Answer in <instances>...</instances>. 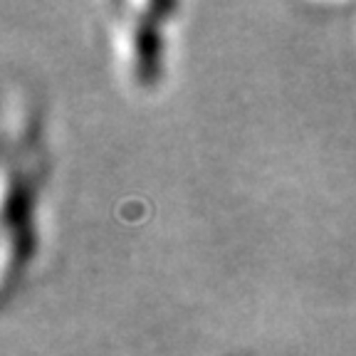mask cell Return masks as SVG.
Instances as JSON below:
<instances>
[{
  "instance_id": "1",
  "label": "cell",
  "mask_w": 356,
  "mask_h": 356,
  "mask_svg": "<svg viewBox=\"0 0 356 356\" xmlns=\"http://www.w3.org/2000/svg\"><path fill=\"white\" fill-rule=\"evenodd\" d=\"M33 195L35 181L28 176H13L10 186L6 191V206H3V225L10 235L13 262L8 270V282L17 267H25V262L33 257L35 248V230H33Z\"/></svg>"
},
{
  "instance_id": "2",
  "label": "cell",
  "mask_w": 356,
  "mask_h": 356,
  "mask_svg": "<svg viewBox=\"0 0 356 356\" xmlns=\"http://www.w3.org/2000/svg\"><path fill=\"white\" fill-rule=\"evenodd\" d=\"M171 10V0H154L134 22V77L141 87L156 84V79L161 74V20Z\"/></svg>"
}]
</instances>
